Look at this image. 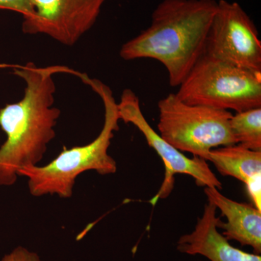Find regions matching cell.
<instances>
[{
    "label": "cell",
    "mask_w": 261,
    "mask_h": 261,
    "mask_svg": "<svg viewBox=\"0 0 261 261\" xmlns=\"http://www.w3.org/2000/svg\"><path fill=\"white\" fill-rule=\"evenodd\" d=\"M205 54L261 71V42L256 27L236 2L217 1L206 42Z\"/></svg>",
    "instance_id": "obj_6"
},
{
    "label": "cell",
    "mask_w": 261,
    "mask_h": 261,
    "mask_svg": "<svg viewBox=\"0 0 261 261\" xmlns=\"http://www.w3.org/2000/svg\"><path fill=\"white\" fill-rule=\"evenodd\" d=\"M205 194L221 214L227 219L219 220L218 228L228 241L234 240L242 246H250L254 253H261V211L253 204L243 203L231 200L215 187H205Z\"/></svg>",
    "instance_id": "obj_10"
},
{
    "label": "cell",
    "mask_w": 261,
    "mask_h": 261,
    "mask_svg": "<svg viewBox=\"0 0 261 261\" xmlns=\"http://www.w3.org/2000/svg\"><path fill=\"white\" fill-rule=\"evenodd\" d=\"M216 8V0H163L150 25L125 43L120 56L156 60L167 70L170 85L178 87L205 53Z\"/></svg>",
    "instance_id": "obj_2"
},
{
    "label": "cell",
    "mask_w": 261,
    "mask_h": 261,
    "mask_svg": "<svg viewBox=\"0 0 261 261\" xmlns=\"http://www.w3.org/2000/svg\"><path fill=\"white\" fill-rule=\"evenodd\" d=\"M1 261H41L36 252L30 251L23 247H18L5 255Z\"/></svg>",
    "instance_id": "obj_14"
},
{
    "label": "cell",
    "mask_w": 261,
    "mask_h": 261,
    "mask_svg": "<svg viewBox=\"0 0 261 261\" xmlns=\"http://www.w3.org/2000/svg\"><path fill=\"white\" fill-rule=\"evenodd\" d=\"M7 66L25 83L23 99L0 109V127L6 135L0 147V186L8 187L17 181L20 169L37 166L56 137L61 110L53 107L56 90L53 74L78 75L80 72L61 65L42 68L32 62Z\"/></svg>",
    "instance_id": "obj_1"
},
{
    "label": "cell",
    "mask_w": 261,
    "mask_h": 261,
    "mask_svg": "<svg viewBox=\"0 0 261 261\" xmlns=\"http://www.w3.org/2000/svg\"><path fill=\"white\" fill-rule=\"evenodd\" d=\"M81 79L102 99L105 108L102 129L90 143L64 148L46 166H28L20 169L18 176L28 178L29 192L35 197L57 195L61 198H69L73 195L75 179L82 173L95 171L99 174L108 175L116 172V162L108 154V149L114 132L119 129L118 104L112 90L102 82L92 80L87 74Z\"/></svg>",
    "instance_id": "obj_3"
},
{
    "label": "cell",
    "mask_w": 261,
    "mask_h": 261,
    "mask_svg": "<svg viewBox=\"0 0 261 261\" xmlns=\"http://www.w3.org/2000/svg\"><path fill=\"white\" fill-rule=\"evenodd\" d=\"M0 10H10L23 15V20L32 18L35 15L29 0H0Z\"/></svg>",
    "instance_id": "obj_13"
},
{
    "label": "cell",
    "mask_w": 261,
    "mask_h": 261,
    "mask_svg": "<svg viewBox=\"0 0 261 261\" xmlns=\"http://www.w3.org/2000/svg\"><path fill=\"white\" fill-rule=\"evenodd\" d=\"M206 161L214 163L222 176L237 178L245 185L261 179V151L235 144L212 149Z\"/></svg>",
    "instance_id": "obj_11"
},
{
    "label": "cell",
    "mask_w": 261,
    "mask_h": 261,
    "mask_svg": "<svg viewBox=\"0 0 261 261\" xmlns=\"http://www.w3.org/2000/svg\"><path fill=\"white\" fill-rule=\"evenodd\" d=\"M230 126L237 144L254 151H261V108L232 115Z\"/></svg>",
    "instance_id": "obj_12"
},
{
    "label": "cell",
    "mask_w": 261,
    "mask_h": 261,
    "mask_svg": "<svg viewBox=\"0 0 261 261\" xmlns=\"http://www.w3.org/2000/svg\"><path fill=\"white\" fill-rule=\"evenodd\" d=\"M159 135L180 152L205 160L212 149L237 144L225 110L190 105L169 94L158 104Z\"/></svg>",
    "instance_id": "obj_5"
},
{
    "label": "cell",
    "mask_w": 261,
    "mask_h": 261,
    "mask_svg": "<svg viewBox=\"0 0 261 261\" xmlns=\"http://www.w3.org/2000/svg\"><path fill=\"white\" fill-rule=\"evenodd\" d=\"M216 206L207 200L202 217L195 229L183 235L177 242L178 251L190 255H200L208 261H261L260 255L250 253L232 246L218 231L220 218Z\"/></svg>",
    "instance_id": "obj_9"
},
{
    "label": "cell",
    "mask_w": 261,
    "mask_h": 261,
    "mask_svg": "<svg viewBox=\"0 0 261 261\" xmlns=\"http://www.w3.org/2000/svg\"><path fill=\"white\" fill-rule=\"evenodd\" d=\"M107 0H29L35 11L23 20L24 34H42L74 45L93 27Z\"/></svg>",
    "instance_id": "obj_8"
},
{
    "label": "cell",
    "mask_w": 261,
    "mask_h": 261,
    "mask_svg": "<svg viewBox=\"0 0 261 261\" xmlns=\"http://www.w3.org/2000/svg\"><path fill=\"white\" fill-rule=\"evenodd\" d=\"M118 109L120 120L137 127L145 137L149 147L159 154L164 164V181L159 192L150 200L152 205H155L160 199L166 198L170 195L173 190L175 174L177 173L191 176L197 186L222 189V185L212 172L205 160L196 156L189 159L183 152L163 140L152 128L142 113L139 97L133 91L128 89L123 91Z\"/></svg>",
    "instance_id": "obj_7"
},
{
    "label": "cell",
    "mask_w": 261,
    "mask_h": 261,
    "mask_svg": "<svg viewBox=\"0 0 261 261\" xmlns=\"http://www.w3.org/2000/svg\"><path fill=\"white\" fill-rule=\"evenodd\" d=\"M176 95L184 102L236 113L261 108V71L204 53Z\"/></svg>",
    "instance_id": "obj_4"
}]
</instances>
